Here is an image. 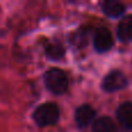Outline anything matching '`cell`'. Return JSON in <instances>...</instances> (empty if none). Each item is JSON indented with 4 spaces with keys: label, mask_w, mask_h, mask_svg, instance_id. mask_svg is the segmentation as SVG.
<instances>
[{
    "label": "cell",
    "mask_w": 132,
    "mask_h": 132,
    "mask_svg": "<svg viewBox=\"0 0 132 132\" xmlns=\"http://www.w3.org/2000/svg\"><path fill=\"white\" fill-rule=\"evenodd\" d=\"M34 119L41 126L53 125L59 119V109L53 103H43L34 111Z\"/></svg>",
    "instance_id": "cell-2"
},
{
    "label": "cell",
    "mask_w": 132,
    "mask_h": 132,
    "mask_svg": "<svg viewBox=\"0 0 132 132\" xmlns=\"http://www.w3.org/2000/svg\"><path fill=\"white\" fill-rule=\"evenodd\" d=\"M114 44L112 35L107 28H98L94 35V46L98 52H104L111 49Z\"/></svg>",
    "instance_id": "cell-4"
},
{
    "label": "cell",
    "mask_w": 132,
    "mask_h": 132,
    "mask_svg": "<svg viewBox=\"0 0 132 132\" xmlns=\"http://www.w3.org/2000/svg\"><path fill=\"white\" fill-rule=\"evenodd\" d=\"M128 84L125 75L119 71H112L104 78L102 87L105 92H116L124 88Z\"/></svg>",
    "instance_id": "cell-3"
},
{
    "label": "cell",
    "mask_w": 132,
    "mask_h": 132,
    "mask_svg": "<svg viewBox=\"0 0 132 132\" xmlns=\"http://www.w3.org/2000/svg\"><path fill=\"white\" fill-rule=\"evenodd\" d=\"M118 38L123 42L132 41V15L124 16L117 28Z\"/></svg>",
    "instance_id": "cell-7"
},
{
    "label": "cell",
    "mask_w": 132,
    "mask_h": 132,
    "mask_svg": "<svg viewBox=\"0 0 132 132\" xmlns=\"http://www.w3.org/2000/svg\"><path fill=\"white\" fill-rule=\"evenodd\" d=\"M94 117H95V110L88 104L81 105L75 111V122L80 128H85L90 124Z\"/></svg>",
    "instance_id": "cell-5"
},
{
    "label": "cell",
    "mask_w": 132,
    "mask_h": 132,
    "mask_svg": "<svg viewBox=\"0 0 132 132\" xmlns=\"http://www.w3.org/2000/svg\"><path fill=\"white\" fill-rule=\"evenodd\" d=\"M45 52L49 58H51V59H53V60H57V59L63 58L65 50L60 43H58V42H52V43L46 44Z\"/></svg>",
    "instance_id": "cell-10"
},
{
    "label": "cell",
    "mask_w": 132,
    "mask_h": 132,
    "mask_svg": "<svg viewBox=\"0 0 132 132\" xmlns=\"http://www.w3.org/2000/svg\"><path fill=\"white\" fill-rule=\"evenodd\" d=\"M125 11V6L116 0H108L103 4V12L110 18H118Z\"/></svg>",
    "instance_id": "cell-8"
},
{
    "label": "cell",
    "mask_w": 132,
    "mask_h": 132,
    "mask_svg": "<svg viewBox=\"0 0 132 132\" xmlns=\"http://www.w3.org/2000/svg\"><path fill=\"white\" fill-rule=\"evenodd\" d=\"M93 132H118L115 123L109 117H100L93 124Z\"/></svg>",
    "instance_id": "cell-9"
},
{
    "label": "cell",
    "mask_w": 132,
    "mask_h": 132,
    "mask_svg": "<svg viewBox=\"0 0 132 132\" xmlns=\"http://www.w3.org/2000/svg\"><path fill=\"white\" fill-rule=\"evenodd\" d=\"M44 82L45 86L51 93L63 94L68 87V79L64 71L59 68H51L46 71L44 74Z\"/></svg>",
    "instance_id": "cell-1"
},
{
    "label": "cell",
    "mask_w": 132,
    "mask_h": 132,
    "mask_svg": "<svg viewBox=\"0 0 132 132\" xmlns=\"http://www.w3.org/2000/svg\"><path fill=\"white\" fill-rule=\"evenodd\" d=\"M117 119L125 130H132V103L125 102L117 110Z\"/></svg>",
    "instance_id": "cell-6"
}]
</instances>
